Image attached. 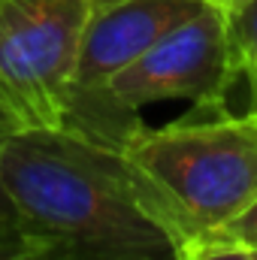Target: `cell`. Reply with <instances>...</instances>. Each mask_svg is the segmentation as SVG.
I'll list each match as a JSON object with an SVG mask.
<instances>
[{"label":"cell","mask_w":257,"mask_h":260,"mask_svg":"<svg viewBox=\"0 0 257 260\" xmlns=\"http://www.w3.org/2000/svg\"><path fill=\"white\" fill-rule=\"evenodd\" d=\"M0 179L24 236L106 257L182 260L118 148L70 127H15L0 148Z\"/></svg>","instance_id":"obj_1"},{"label":"cell","mask_w":257,"mask_h":260,"mask_svg":"<svg viewBox=\"0 0 257 260\" xmlns=\"http://www.w3.org/2000/svg\"><path fill=\"white\" fill-rule=\"evenodd\" d=\"M121 157L185 254L257 200V112L194 109L164 127L142 124Z\"/></svg>","instance_id":"obj_2"},{"label":"cell","mask_w":257,"mask_h":260,"mask_svg":"<svg viewBox=\"0 0 257 260\" xmlns=\"http://www.w3.org/2000/svg\"><path fill=\"white\" fill-rule=\"evenodd\" d=\"M233 79H239V73L227 12L206 0L191 18L164 34L103 88L73 97L64 127L121 151V145L142 127L139 112L145 106L160 100H191L194 109H224Z\"/></svg>","instance_id":"obj_3"},{"label":"cell","mask_w":257,"mask_h":260,"mask_svg":"<svg viewBox=\"0 0 257 260\" xmlns=\"http://www.w3.org/2000/svg\"><path fill=\"white\" fill-rule=\"evenodd\" d=\"M97 6L0 0V106L18 127H64L79 46Z\"/></svg>","instance_id":"obj_4"},{"label":"cell","mask_w":257,"mask_h":260,"mask_svg":"<svg viewBox=\"0 0 257 260\" xmlns=\"http://www.w3.org/2000/svg\"><path fill=\"white\" fill-rule=\"evenodd\" d=\"M203 3L206 0H112L97 6L79 46L70 100L103 88Z\"/></svg>","instance_id":"obj_5"},{"label":"cell","mask_w":257,"mask_h":260,"mask_svg":"<svg viewBox=\"0 0 257 260\" xmlns=\"http://www.w3.org/2000/svg\"><path fill=\"white\" fill-rule=\"evenodd\" d=\"M230 21V43H233V61L236 73L248 85V109L257 112V0H248L227 12Z\"/></svg>","instance_id":"obj_6"},{"label":"cell","mask_w":257,"mask_h":260,"mask_svg":"<svg viewBox=\"0 0 257 260\" xmlns=\"http://www.w3.org/2000/svg\"><path fill=\"white\" fill-rule=\"evenodd\" d=\"M209 242L236 245V248H245V251H257V200L245 209V212H239L233 221H227L221 230H215L212 236H206V239L197 242V245H209Z\"/></svg>","instance_id":"obj_7"},{"label":"cell","mask_w":257,"mask_h":260,"mask_svg":"<svg viewBox=\"0 0 257 260\" xmlns=\"http://www.w3.org/2000/svg\"><path fill=\"white\" fill-rule=\"evenodd\" d=\"M15 127H18V124H15V121L3 112V106H0V148H3L6 136ZM21 239H24L21 221H18V215H15V209H12V203H9V194H6V188H3V179H0V248L15 245V242H21Z\"/></svg>","instance_id":"obj_8"},{"label":"cell","mask_w":257,"mask_h":260,"mask_svg":"<svg viewBox=\"0 0 257 260\" xmlns=\"http://www.w3.org/2000/svg\"><path fill=\"white\" fill-rule=\"evenodd\" d=\"M182 260H257L251 251L245 248H236V245H218V242H209V245H194L188 248Z\"/></svg>","instance_id":"obj_9"},{"label":"cell","mask_w":257,"mask_h":260,"mask_svg":"<svg viewBox=\"0 0 257 260\" xmlns=\"http://www.w3.org/2000/svg\"><path fill=\"white\" fill-rule=\"evenodd\" d=\"M212 3H218L224 12H230V9H236V6H242V3H248V0H212Z\"/></svg>","instance_id":"obj_10"},{"label":"cell","mask_w":257,"mask_h":260,"mask_svg":"<svg viewBox=\"0 0 257 260\" xmlns=\"http://www.w3.org/2000/svg\"><path fill=\"white\" fill-rule=\"evenodd\" d=\"M103 3H112V0H100V6H103Z\"/></svg>","instance_id":"obj_11"},{"label":"cell","mask_w":257,"mask_h":260,"mask_svg":"<svg viewBox=\"0 0 257 260\" xmlns=\"http://www.w3.org/2000/svg\"><path fill=\"white\" fill-rule=\"evenodd\" d=\"M251 254H254V257H257V251H251Z\"/></svg>","instance_id":"obj_12"}]
</instances>
